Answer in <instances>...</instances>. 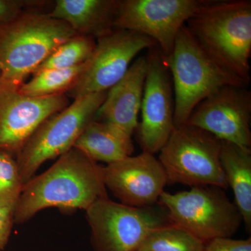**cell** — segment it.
Returning <instances> with one entry per match:
<instances>
[{"instance_id":"1","label":"cell","mask_w":251,"mask_h":251,"mask_svg":"<svg viewBox=\"0 0 251 251\" xmlns=\"http://www.w3.org/2000/svg\"><path fill=\"white\" fill-rule=\"evenodd\" d=\"M107 198L103 167L73 148L47 171L23 185L15 209V224H24L47 208L86 211L96 201Z\"/></svg>"},{"instance_id":"2","label":"cell","mask_w":251,"mask_h":251,"mask_svg":"<svg viewBox=\"0 0 251 251\" xmlns=\"http://www.w3.org/2000/svg\"><path fill=\"white\" fill-rule=\"evenodd\" d=\"M203 50L246 85L251 80V1H206L186 24Z\"/></svg>"},{"instance_id":"3","label":"cell","mask_w":251,"mask_h":251,"mask_svg":"<svg viewBox=\"0 0 251 251\" xmlns=\"http://www.w3.org/2000/svg\"><path fill=\"white\" fill-rule=\"evenodd\" d=\"M76 35L64 21L34 11L0 23V86L19 89L50 54Z\"/></svg>"},{"instance_id":"4","label":"cell","mask_w":251,"mask_h":251,"mask_svg":"<svg viewBox=\"0 0 251 251\" xmlns=\"http://www.w3.org/2000/svg\"><path fill=\"white\" fill-rule=\"evenodd\" d=\"M166 60L174 93L175 127L185 125L195 108L219 89L247 87L209 57L186 25L178 33Z\"/></svg>"},{"instance_id":"5","label":"cell","mask_w":251,"mask_h":251,"mask_svg":"<svg viewBox=\"0 0 251 251\" xmlns=\"http://www.w3.org/2000/svg\"><path fill=\"white\" fill-rule=\"evenodd\" d=\"M172 225L187 231L204 244L234 235L242 214L225 190L216 186L191 188L174 193L164 191L158 201Z\"/></svg>"},{"instance_id":"6","label":"cell","mask_w":251,"mask_h":251,"mask_svg":"<svg viewBox=\"0 0 251 251\" xmlns=\"http://www.w3.org/2000/svg\"><path fill=\"white\" fill-rule=\"evenodd\" d=\"M221 140L198 127H175L158 158L168 184L227 189L228 183L221 161Z\"/></svg>"},{"instance_id":"7","label":"cell","mask_w":251,"mask_h":251,"mask_svg":"<svg viewBox=\"0 0 251 251\" xmlns=\"http://www.w3.org/2000/svg\"><path fill=\"white\" fill-rule=\"evenodd\" d=\"M106 95L105 92L77 97L41 124L16 156L23 185L34 177L45 162L59 158L74 148L85 127L96 120Z\"/></svg>"},{"instance_id":"8","label":"cell","mask_w":251,"mask_h":251,"mask_svg":"<svg viewBox=\"0 0 251 251\" xmlns=\"http://www.w3.org/2000/svg\"><path fill=\"white\" fill-rule=\"evenodd\" d=\"M94 251H136L150 232L171 224L152 207H133L99 200L85 211Z\"/></svg>"},{"instance_id":"9","label":"cell","mask_w":251,"mask_h":251,"mask_svg":"<svg viewBox=\"0 0 251 251\" xmlns=\"http://www.w3.org/2000/svg\"><path fill=\"white\" fill-rule=\"evenodd\" d=\"M206 1H118L114 29L135 31L152 39L162 55H171L180 29Z\"/></svg>"},{"instance_id":"10","label":"cell","mask_w":251,"mask_h":251,"mask_svg":"<svg viewBox=\"0 0 251 251\" xmlns=\"http://www.w3.org/2000/svg\"><path fill=\"white\" fill-rule=\"evenodd\" d=\"M157 47L148 36L126 29H114L97 39L85 70L69 91L76 99L108 92L125 76L133 59L145 49Z\"/></svg>"},{"instance_id":"11","label":"cell","mask_w":251,"mask_h":251,"mask_svg":"<svg viewBox=\"0 0 251 251\" xmlns=\"http://www.w3.org/2000/svg\"><path fill=\"white\" fill-rule=\"evenodd\" d=\"M142 100L138 138L143 152H159L175 126L173 82L166 59L158 48L150 49Z\"/></svg>"},{"instance_id":"12","label":"cell","mask_w":251,"mask_h":251,"mask_svg":"<svg viewBox=\"0 0 251 251\" xmlns=\"http://www.w3.org/2000/svg\"><path fill=\"white\" fill-rule=\"evenodd\" d=\"M251 93L247 87L226 86L202 100L185 125L224 142L251 147Z\"/></svg>"},{"instance_id":"13","label":"cell","mask_w":251,"mask_h":251,"mask_svg":"<svg viewBox=\"0 0 251 251\" xmlns=\"http://www.w3.org/2000/svg\"><path fill=\"white\" fill-rule=\"evenodd\" d=\"M69 105L65 93L27 97L0 86V150L16 156L41 124Z\"/></svg>"},{"instance_id":"14","label":"cell","mask_w":251,"mask_h":251,"mask_svg":"<svg viewBox=\"0 0 251 251\" xmlns=\"http://www.w3.org/2000/svg\"><path fill=\"white\" fill-rule=\"evenodd\" d=\"M103 179L105 187L120 203L139 208L158 203L168 184L159 160L146 152L103 167Z\"/></svg>"},{"instance_id":"15","label":"cell","mask_w":251,"mask_h":251,"mask_svg":"<svg viewBox=\"0 0 251 251\" xmlns=\"http://www.w3.org/2000/svg\"><path fill=\"white\" fill-rule=\"evenodd\" d=\"M148 66L147 56L130 66L125 76L107 92L96 119L99 117L132 136L138 128Z\"/></svg>"},{"instance_id":"16","label":"cell","mask_w":251,"mask_h":251,"mask_svg":"<svg viewBox=\"0 0 251 251\" xmlns=\"http://www.w3.org/2000/svg\"><path fill=\"white\" fill-rule=\"evenodd\" d=\"M117 4L116 0H58L49 14L77 35L99 39L113 30Z\"/></svg>"},{"instance_id":"17","label":"cell","mask_w":251,"mask_h":251,"mask_svg":"<svg viewBox=\"0 0 251 251\" xmlns=\"http://www.w3.org/2000/svg\"><path fill=\"white\" fill-rule=\"evenodd\" d=\"M74 148L93 161L108 165L132 156L134 152L131 136L108 122L97 120L85 127Z\"/></svg>"},{"instance_id":"18","label":"cell","mask_w":251,"mask_h":251,"mask_svg":"<svg viewBox=\"0 0 251 251\" xmlns=\"http://www.w3.org/2000/svg\"><path fill=\"white\" fill-rule=\"evenodd\" d=\"M221 161L234 203L248 232L251 230V149L222 141Z\"/></svg>"},{"instance_id":"19","label":"cell","mask_w":251,"mask_h":251,"mask_svg":"<svg viewBox=\"0 0 251 251\" xmlns=\"http://www.w3.org/2000/svg\"><path fill=\"white\" fill-rule=\"evenodd\" d=\"M86 62L69 69H48L34 74L29 82L18 89L27 97H46L69 92L85 70Z\"/></svg>"},{"instance_id":"20","label":"cell","mask_w":251,"mask_h":251,"mask_svg":"<svg viewBox=\"0 0 251 251\" xmlns=\"http://www.w3.org/2000/svg\"><path fill=\"white\" fill-rule=\"evenodd\" d=\"M205 244L187 231L174 225L153 230L138 250L146 251H203Z\"/></svg>"},{"instance_id":"21","label":"cell","mask_w":251,"mask_h":251,"mask_svg":"<svg viewBox=\"0 0 251 251\" xmlns=\"http://www.w3.org/2000/svg\"><path fill=\"white\" fill-rule=\"evenodd\" d=\"M96 42L90 36L76 35L63 43L36 69V73L48 69H69L88 60L93 52Z\"/></svg>"},{"instance_id":"22","label":"cell","mask_w":251,"mask_h":251,"mask_svg":"<svg viewBox=\"0 0 251 251\" xmlns=\"http://www.w3.org/2000/svg\"><path fill=\"white\" fill-rule=\"evenodd\" d=\"M23 187L16 157L0 150V202L16 206Z\"/></svg>"},{"instance_id":"23","label":"cell","mask_w":251,"mask_h":251,"mask_svg":"<svg viewBox=\"0 0 251 251\" xmlns=\"http://www.w3.org/2000/svg\"><path fill=\"white\" fill-rule=\"evenodd\" d=\"M203 251H251V239L216 238L206 243Z\"/></svg>"},{"instance_id":"24","label":"cell","mask_w":251,"mask_h":251,"mask_svg":"<svg viewBox=\"0 0 251 251\" xmlns=\"http://www.w3.org/2000/svg\"><path fill=\"white\" fill-rule=\"evenodd\" d=\"M40 1L0 0V23L9 22L24 12L25 8L42 4Z\"/></svg>"},{"instance_id":"25","label":"cell","mask_w":251,"mask_h":251,"mask_svg":"<svg viewBox=\"0 0 251 251\" xmlns=\"http://www.w3.org/2000/svg\"><path fill=\"white\" fill-rule=\"evenodd\" d=\"M16 206L0 202V251L4 250L15 224Z\"/></svg>"},{"instance_id":"26","label":"cell","mask_w":251,"mask_h":251,"mask_svg":"<svg viewBox=\"0 0 251 251\" xmlns=\"http://www.w3.org/2000/svg\"><path fill=\"white\" fill-rule=\"evenodd\" d=\"M136 251H146L137 250Z\"/></svg>"}]
</instances>
